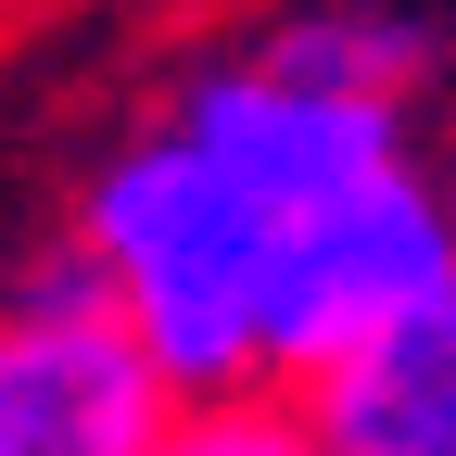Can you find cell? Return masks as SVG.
<instances>
[{
	"label": "cell",
	"mask_w": 456,
	"mask_h": 456,
	"mask_svg": "<svg viewBox=\"0 0 456 456\" xmlns=\"http://www.w3.org/2000/svg\"><path fill=\"white\" fill-rule=\"evenodd\" d=\"M456 292V191L419 152H380L355 178H330L317 203L279 216L266 241V380L292 393L330 355H355L368 330H393L406 305Z\"/></svg>",
	"instance_id": "obj_2"
},
{
	"label": "cell",
	"mask_w": 456,
	"mask_h": 456,
	"mask_svg": "<svg viewBox=\"0 0 456 456\" xmlns=\"http://www.w3.org/2000/svg\"><path fill=\"white\" fill-rule=\"evenodd\" d=\"M152 456H330V444L305 431L292 393H266V380H254V393H191V406L152 431Z\"/></svg>",
	"instance_id": "obj_7"
},
{
	"label": "cell",
	"mask_w": 456,
	"mask_h": 456,
	"mask_svg": "<svg viewBox=\"0 0 456 456\" xmlns=\"http://www.w3.org/2000/svg\"><path fill=\"white\" fill-rule=\"evenodd\" d=\"M165 114H178V127L228 165V178H254L279 216L317 203L330 178H355V165H380V152H406V102L279 77V64H254V51H241V64H203Z\"/></svg>",
	"instance_id": "obj_4"
},
{
	"label": "cell",
	"mask_w": 456,
	"mask_h": 456,
	"mask_svg": "<svg viewBox=\"0 0 456 456\" xmlns=\"http://www.w3.org/2000/svg\"><path fill=\"white\" fill-rule=\"evenodd\" d=\"M254 64L279 77H317V89H368V102H406L431 77V26L380 13V0H305V13H279L254 38Z\"/></svg>",
	"instance_id": "obj_6"
},
{
	"label": "cell",
	"mask_w": 456,
	"mask_h": 456,
	"mask_svg": "<svg viewBox=\"0 0 456 456\" xmlns=\"http://www.w3.org/2000/svg\"><path fill=\"white\" fill-rule=\"evenodd\" d=\"M266 241H279V203L228 178L178 114L140 127L77 203V266L114 292V317L140 330V355L165 368L178 406L266 380Z\"/></svg>",
	"instance_id": "obj_1"
},
{
	"label": "cell",
	"mask_w": 456,
	"mask_h": 456,
	"mask_svg": "<svg viewBox=\"0 0 456 456\" xmlns=\"http://www.w3.org/2000/svg\"><path fill=\"white\" fill-rule=\"evenodd\" d=\"M165 419L178 393L114 317V292L77 254H51L0 305V456H152Z\"/></svg>",
	"instance_id": "obj_3"
},
{
	"label": "cell",
	"mask_w": 456,
	"mask_h": 456,
	"mask_svg": "<svg viewBox=\"0 0 456 456\" xmlns=\"http://www.w3.org/2000/svg\"><path fill=\"white\" fill-rule=\"evenodd\" d=\"M292 406H305V431L330 456H456V292L406 305L355 355L292 380Z\"/></svg>",
	"instance_id": "obj_5"
}]
</instances>
